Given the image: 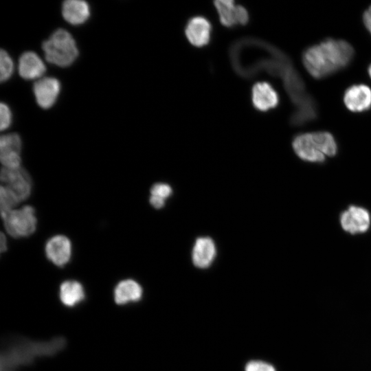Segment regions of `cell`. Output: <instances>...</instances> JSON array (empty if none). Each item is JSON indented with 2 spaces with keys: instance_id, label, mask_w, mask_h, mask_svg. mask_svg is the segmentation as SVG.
<instances>
[{
  "instance_id": "484cf974",
  "label": "cell",
  "mask_w": 371,
  "mask_h": 371,
  "mask_svg": "<svg viewBox=\"0 0 371 371\" xmlns=\"http://www.w3.org/2000/svg\"><path fill=\"white\" fill-rule=\"evenodd\" d=\"M149 201L150 205L156 209L163 207L165 204V200L153 196H150Z\"/></svg>"
},
{
  "instance_id": "8992f818",
  "label": "cell",
  "mask_w": 371,
  "mask_h": 371,
  "mask_svg": "<svg viewBox=\"0 0 371 371\" xmlns=\"http://www.w3.org/2000/svg\"><path fill=\"white\" fill-rule=\"evenodd\" d=\"M0 179L1 186L12 192L20 202L28 199L32 193L31 177L27 171L21 166L16 168L2 167Z\"/></svg>"
},
{
  "instance_id": "6da1fadb",
  "label": "cell",
  "mask_w": 371,
  "mask_h": 371,
  "mask_svg": "<svg viewBox=\"0 0 371 371\" xmlns=\"http://www.w3.org/2000/svg\"><path fill=\"white\" fill-rule=\"evenodd\" d=\"M354 49L347 41L326 38L306 49L302 63L311 76L326 78L346 68L352 61Z\"/></svg>"
},
{
  "instance_id": "30bf717a",
  "label": "cell",
  "mask_w": 371,
  "mask_h": 371,
  "mask_svg": "<svg viewBox=\"0 0 371 371\" xmlns=\"http://www.w3.org/2000/svg\"><path fill=\"white\" fill-rule=\"evenodd\" d=\"M60 91L59 80L54 77H43L33 85V93L37 104L42 109H49L56 102Z\"/></svg>"
},
{
  "instance_id": "ba28073f",
  "label": "cell",
  "mask_w": 371,
  "mask_h": 371,
  "mask_svg": "<svg viewBox=\"0 0 371 371\" xmlns=\"http://www.w3.org/2000/svg\"><path fill=\"white\" fill-rule=\"evenodd\" d=\"M22 142L15 133L0 137V160L3 167L16 168L21 166V151Z\"/></svg>"
},
{
  "instance_id": "d4e9b609",
  "label": "cell",
  "mask_w": 371,
  "mask_h": 371,
  "mask_svg": "<svg viewBox=\"0 0 371 371\" xmlns=\"http://www.w3.org/2000/svg\"><path fill=\"white\" fill-rule=\"evenodd\" d=\"M363 22L366 29L371 34V5H370L363 12Z\"/></svg>"
},
{
  "instance_id": "e0dca14e",
  "label": "cell",
  "mask_w": 371,
  "mask_h": 371,
  "mask_svg": "<svg viewBox=\"0 0 371 371\" xmlns=\"http://www.w3.org/2000/svg\"><path fill=\"white\" fill-rule=\"evenodd\" d=\"M65 21L72 25H80L87 21L90 16V6L86 1L66 0L61 8Z\"/></svg>"
},
{
  "instance_id": "4fadbf2b",
  "label": "cell",
  "mask_w": 371,
  "mask_h": 371,
  "mask_svg": "<svg viewBox=\"0 0 371 371\" xmlns=\"http://www.w3.org/2000/svg\"><path fill=\"white\" fill-rule=\"evenodd\" d=\"M251 95L254 107L259 111H268L279 104L278 92L267 82H256L251 88Z\"/></svg>"
},
{
  "instance_id": "277c9868",
  "label": "cell",
  "mask_w": 371,
  "mask_h": 371,
  "mask_svg": "<svg viewBox=\"0 0 371 371\" xmlns=\"http://www.w3.org/2000/svg\"><path fill=\"white\" fill-rule=\"evenodd\" d=\"M47 62L59 67L71 65L78 56V49L72 35L66 30L58 28L42 44Z\"/></svg>"
},
{
  "instance_id": "9c48e42d",
  "label": "cell",
  "mask_w": 371,
  "mask_h": 371,
  "mask_svg": "<svg viewBox=\"0 0 371 371\" xmlns=\"http://www.w3.org/2000/svg\"><path fill=\"white\" fill-rule=\"evenodd\" d=\"M184 32L186 38L192 45L203 47L210 42L212 26L207 18L198 15L188 21Z\"/></svg>"
},
{
  "instance_id": "5bb4252c",
  "label": "cell",
  "mask_w": 371,
  "mask_h": 371,
  "mask_svg": "<svg viewBox=\"0 0 371 371\" xmlns=\"http://www.w3.org/2000/svg\"><path fill=\"white\" fill-rule=\"evenodd\" d=\"M344 102L352 112L368 111L371 109V89L363 84L352 85L345 91Z\"/></svg>"
},
{
  "instance_id": "9a60e30c",
  "label": "cell",
  "mask_w": 371,
  "mask_h": 371,
  "mask_svg": "<svg viewBox=\"0 0 371 371\" xmlns=\"http://www.w3.org/2000/svg\"><path fill=\"white\" fill-rule=\"evenodd\" d=\"M46 71L43 60L34 52L23 53L18 63V71L20 76L26 80L41 78Z\"/></svg>"
},
{
  "instance_id": "3957f363",
  "label": "cell",
  "mask_w": 371,
  "mask_h": 371,
  "mask_svg": "<svg viewBox=\"0 0 371 371\" xmlns=\"http://www.w3.org/2000/svg\"><path fill=\"white\" fill-rule=\"evenodd\" d=\"M295 154L309 162H323L326 157H333L337 150L334 137L328 132L319 131L297 135L292 142Z\"/></svg>"
},
{
  "instance_id": "4316f807",
  "label": "cell",
  "mask_w": 371,
  "mask_h": 371,
  "mask_svg": "<svg viewBox=\"0 0 371 371\" xmlns=\"http://www.w3.org/2000/svg\"><path fill=\"white\" fill-rule=\"evenodd\" d=\"M7 240L5 236L3 234V233H1V238H0V250L1 252L3 253L7 250Z\"/></svg>"
},
{
  "instance_id": "2e32d148",
  "label": "cell",
  "mask_w": 371,
  "mask_h": 371,
  "mask_svg": "<svg viewBox=\"0 0 371 371\" xmlns=\"http://www.w3.org/2000/svg\"><path fill=\"white\" fill-rule=\"evenodd\" d=\"M216 253L214 243L210 238H198L192 249L193 264L199 268L205 269L214 261Z\"/></svg>"
},
{
  "instance_id": "52a82bcc",
  "label": "cell",
  "mask_w": 371,
  "mask_h": 371,
  "mask_svg": "<svg viewBox=\"0 0 371 371\" xmlns=\"http://www.w3.org/2000/svg\"><path fill=\"white\" fill-rule=\"evenodd\" d=\"M221 23L226 27L245 25L249 22L247 10L241 5H236L233 0H218L214 2Z\"/></svg>"
},
{
  "instance_id": "cb8c5ba5",
  "label": "cell",
  "mask_w": 371,
  "mask_h": 371,
  "mask_svg": "<svg viewBox=\"0 0 371 371\" xmlns=\"http://www.w3.org/2000/svg\"><path fill=\"white\" fill-rule=\"evenodd\" d=\"M245 371H276L271 364L262 361H251L247 363Z\"/></svg>"
},
{
  "instance_id": "83f0119b",
  "label": "cell",
  "mask_w": 371,
  "mask_h": 371,
  "mask_svg": "<svg viewBox=\"0 0 371 371\" xmlns=\"http://www.w3.org/2000/svg\"><path fill=\"white\" fill-rule=\"evenodd\" d=\"M368 75H369L370 78H371V64L368 67Z\"/></svg>"
},
{
  "instance_id": "ffe728a7",
  "label": "cell",
  "mask_w": 371,
  "mask_h": 371,
  "mask_svg": "<svg viewBox=\"0 0 371 371\" xmlns=\"http://www.w3.org/2000/svg\"><path fill=\"white\" fill-rule=\"evenodd\" d=\"M19 202V199L12 192L1 186L0 209L1 216L15 209V207Z\"/></svg>"
},
{
  "instance_id": "44dd1931",
  "label": "cell",
  "mask_w": 371,
  "mask_h": 371,
  "mask_svg": "<svg viewBox=\"0 0 371 371\" xmlns=\"http://www.w3.org/2000/svg\"><path fill=\"white\" fill-rule=\"evenodd\" d=\"M14 71L13 60L8 53L1 49L0 51V80L1 82L9 79Z\"/></svg>"
},
{
  "instance_id": "7a4b0ae2",
  "label": "cell",
  "mask_w": 371,
  "mask_h": 371,
  "mask_svg": "<svg viewBox=\"0 0 371 371\" xmlns=\"http://www.w3.org/2000/svg\"><path fill=\"white\" fill-rule=\"evenodd\" d=\"M65 346L66 340L62 337L48 341L15 338L7 342L1 350L0 371H18L39 358L54 356Z\"/></svg>"
},
{
  "instance_id": "8fae6325",
  "label": "cell",
  "mask_w": 371,
  "mask_h": 371,
  "mask_svg": "<svg viewBox=\"0 0 371 371\" xmlns=\"http://www.w3.org/2000/svg\"><path fill=\"white\" fill-rule=\"evenodd\" d=\"M340 223L342 228L351 234L363 233L370 227V216L366 209L350 205L341 213Z\"/></svg>"
},
{
  "instance_id": "5b68a950",
  "label": "cell",
  "mask_w": 371,
  "mask_h": 371,
  "mask_svg": "<svg viewBox=\"0 0 371 371\" xmlns=\"http://www.w3.org/2000/svg\"><path fill=\"white\" fill-rule=\"evenodd\" d=\"M6 232L13 238L31 236L36 229L35 210L30 205L14 209L1 216Z\"/></svg>"
},
{
  "instance_id": "603a6c76",
  "label": "cell",
  "mask_w": 371,
  "mask_h": 371,
  "mask_svg": "<svg viewBox=\"0 0 371 371\" xmlns=\"http://www.w3.org/2000/svg\"><path fill=\"white\" fill-rule=\"evenodd\" d=\"M12 113L9 106L3 102L0 104V129L3 131L11 124Z\"/></svg>"
},
{
  "instance_id": "7c38bea8",
  "label": "cell",
  "mask_w": 371,
  "mask_h": 371,
  "mask_svg": "<svg viewBox=\"0 0 371 371\" xmlns=\"http://www.w3.org/2000/svg\"><path fill=\"white\" fill-rule=\"evenodd\" d=\"M45 252L50 262L57 267H62L71 259L72 252L71 241L63 235L54 236L47 241Z\"/></svg>"
},
{
  "instance_id": "d6986e66",
  "label": "cell",
  "mask_w": 371,
  "mask_h": 371,
  "mask_svg": "<svg viewBox=\"0 0 371 371\" xmlns=\"http://www.w3.org/2000/svg\"><path fill=\"white\" fill-rule=\"evenodd\" d=\"M60 299L63 304L72 307L81 302L85 295L82 285L76 280H66L60 286Z\"/></svg>"
},
{
  "instance_id": "7402d4cb",
  "label": "cell",
  "mask_w": 371,
  "mask_h": 371,
  "mask_svg": "<svg viewBox=\"0 0 371 371\" xmlns=\"http://www.w3.org/2000/svg\"><path fill=\"white\" fill-rule=\"evenodd\" d=\"M172 194L171 187L162 183L154 184L150 189V196H155L164 200L168 198Z\"/></svg>"
},
{
  "instance_id": "ac0fdd59",
  "label": "cell",
  "mask_w": 371,
  "mask_h": 371,
  "mask_svg": "<svg viewBox=\"0 0 371 371\" xmlns=\"http://www.w3.org/2000/svg\"><path fill=\"white\" fill-rule=\"evenodd\" d=\"M142 293V288L138 282L131 279L124 280L115 288L114 300L117 304L123 305L139 301Z\"/></svg>"
}]
</instances>
